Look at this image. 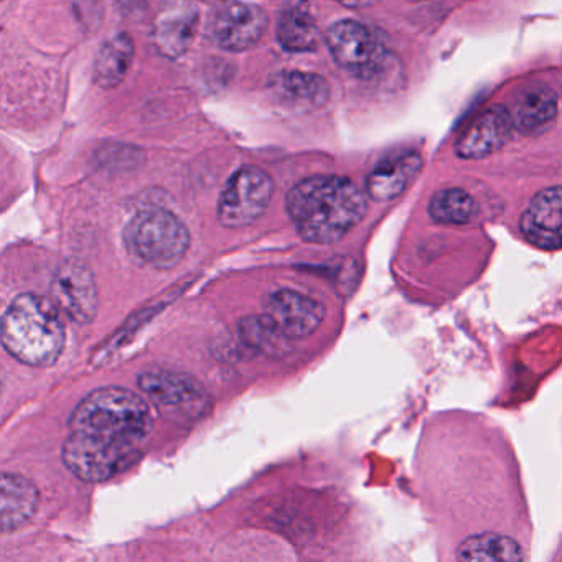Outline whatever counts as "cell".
<instances>
[{"label": "cell", "mask_w": 562, "mask_h": 562, "mask_svg": "<svg viewBox=\"0 0 562 562\" xmlns=\"http://www.w3.org/2000/svg\"><path fill=\"white\" fill-rule=\"evenodd\" d=\"M153 430V411L126 387H100L70 417L64 462L85 482H106L133 467Z\"/></svg>", "instance_id": "1"}, {"label": "cell", "mask_w": 562, "mask_h": 562, "mask_svg": "<svg viewBox=\"0 0 562 562\" xmlns=\"http://www.w3.org/2000/svg\"><path fill=\"white\" fill-rule=\"evenodd\" d=\"M285 206L304 241L327 246L341 241L363 220L368 202L350 179L314 176L294 186Z\"/></svg>", "instance_id": "2"}, {"label": "cell", "mask_w": 562, "mask_h": 562, "mask_svg": "<svg viewBox=\"0 0 562 562\" xmlns=\"http://www.w3.org/2000/svg\"><path fill=\"white\" fill-rule=\"evenodd\" d=\"M2 345L29 367H52L60 358L67 340L60 311L42 295L21 294L2 317Z\"/></svg>", "instance_id": "3"}, {"label": "cell", "mask_w": 562, "mask_h": 562, "mask_svg": "<svg viewBox=\"0 0 562 562\" xmlns=\"http://www.w3.org/2000/svg\"><path fill=\"white\" fill-rule=\"evenodd\" d=\"M123 239L131 258L162 271L180 265L190 248L186 223L164 209L143 210L134 215L124 228Z\"/></svg>", "instance_id": "4"}, {"label": "cell", "mask_w": 562, "mask_h": 562, "mask_svg": "<svg viewBox=\"0 0 562 562\" xmlns=\"http://www.w3.org/2000/svg\"><path fill=\"white\" fill-rule=\"evenodd\" d=\"M274 195V182L265 170L245 166L229 177L218 202V220L225 228H245L258 222Z\"/></svg>", "instance_id": "5"}, {"label": "cell", "mask_w": 562, "mask_h": 562, "mask_svg": "<svg viewBox=\"0 0 562 562\" xmlns=\"http://www.w3.org/2000/svg\"><path fill=\"white\" fill-rule=\"evenodd\" d=\"M268 22V14L259 5L248 2H225L213 8L206 25V35L216 47L239 54L249 50L261 41Z\"/></svg>", "instance_id": "6"}, {"label": "cell", "mask_w": 562, "mask_h": 562, "mask_svg": "<svg viewBox=\"0 0 562 562\" xmlns=\"http://www.w3.org/2000/svg\"><path fill=\"white\" fill-rule=\"evenodd\" d=\"M52 299L58 311L75 324L88 325L100 308L98 285L93 272L78 259H67L58 266L52 279Z\"/></svg>", "instance_id": "7"}, {"label": "cell", "mask_w": 562, "mask_h": 562, "mask_svg": "<svg viewBox=\"0 0 562 562\" xmlns=\"http://www.w3.org/2000/svg\"><path fill=\"white\" fill-rule=\"evenodd\" d=\"M328 50L334 60L358 78L373 77L381 65V47L370 29L357 21H340L328 29Z\"/></svg>", "instance_id": "8"}, {"label": "cell", "mask_w": 562, "mask_h": 562, "mask_svg": "<svg viewBox=\"0 0 562 562\" xmlns=\"http://www.w3.org/2000/svg\"><path fill=\"white\" fill-rule=\"evenodd\" d=\"M266 315L288 340H301L315 334L325 318L321 302L291 289H282L269 295Z\"/></svg>", "instance_id": "9"}, {"label": "cell", "mask_w": 562, "mask_h": 562, "mask_svg": "<svg viewBox=\"0 0 562 562\" xmlns=\"http://www.w3.org/2000/svg\"><path fill=\"white\" fill-rule=\"evenodd\" d=\"M139 387L147 397L164 409L199 411L209 403V394L200 381L182 371H144Z\"/></svg>", "instance_id": "10"}, {"label": "cell", "mask_w": 562, "mask_h": 562, "mask_svg": "<svg viewBox=\"0 0 562 562\" xmlns=\"http://www.w3.org/2000/svg\"><path fill=\"white\" fill-rule=\"evenodd\" d=\"M512 113L503 106L483 111L456 143L460 159H485L509 139L513 130Z\"/></svg>", "instance_id": "11"}, {"label": "cell", "mask_w": 562, "mask_h": 562, "mask_svg": "<svg viewBox=\"0 0 562 562\" xmlns=\"http://www.w3.org/2000/svg\"><path fill=\"white\" fill-rule=\"evenodd\" d=\"M522 235L541 249L562 245V187L542 190L521 218Z\"/></svg>", "instance_id": "12"}, {"label": "cell", "mask_w": 562, "mask_h": 562, "mask_svg": "<svg viewBox=\"0 0 562 562\" xmlns=\"http://www.w3.org/2000/svg\"><path fill=\"white\" fill-rule=\"evenodd\" d=\"M199 11L193 4L169 5L160 12L154 27V44L167 58H179L186 54L195 37Z\"/></svg>", "instance_id": "13"}, {"label": "cell", "mask_w": 562, "mask_h": 562, "mask_svg": "<svg viewBox=\"0 0 562 562\" xmlns=\"http://www.w3.org/2000/svg\"><path fill=\"white\" fill-rule=\"evenodd\" d=\"M0 486H2L0 490L2 531H15L27 525L37 512L41 493L31 480L19 473H2Z\"/></svg>", "instance_id": "14"}, {"label": "cell", "mask_w": 562, "mask_h": 562, "mask_svg": "<svg viewBox=\"0 0 562 562\" xmlns=\"http://www.w3.org/2000/svg\"><path fill=\"white\" fill-rule=\"evenodd\" d=\"M134 41L127 34H117L104 42L93 67V81L101 90H113L123 83L133 65Z\"/></svg>", "instance_id": "15"}, {"label": "cell", "mask_w": 562, "mask_h": 562, "mask_svg": "<svg viewBox=\"0 0 562 562\" xmlns=\"http://www.w3.org/2000/svg\"><path fill=\"white\" fill-rule=\"evenodd\" d=\"M272 90L292 106H324L330 98V87L325 78L308 71H281L271 81Z\"/></svg>", "instance_id": "16"}, {"label": "cell", "mask_w": 562, "mask_h": 562, "mask_svg": "<svg viewBox=\"0 0 562 562\" xmlns=\"http://www.w3.org/2000/svg\"><path fill=\"white\" fill-rule=\"evenodd\" d=\"M420 157L406 154L400 159L386 160L380 164L367 179V192L376 202H390L406 189L407 183L419 172Z\"/></svg>", "instance_id": "17"}, {"label": "cell", "mask_w": 562, "mask_h": 562, "mask_svg": "<svg viewBox=\"0 0 562 562\" xmlns=\"http://www.w3.org/2000/svg\"><path fill=\"white\" fill-rule=\"evenodd\" d=\"M558 116V98L549 88H532L516 100L513 126L525 134L542 133Z\"/></svg>", "instance_id": "18"}, {"label": "cell", "mask_w": 562, "mask_h": 562, "mask_svg": "<svg viewBox=\"0 0 562 562\" xmlns=\"http://www.w3.org/2000/svg\"><path fill=\"white\" fill-rule=\"evenodd\" d=\"M278 42L291 54H307L318 45V31L307 4H289L279 15Z\"/></svg>", "instance_id": "19"}, {"label": "cell", "mask_w": 562, "mask_h": 562, "mask_svg": "<svg viewBox=\"0 0 562 562\" xmlns=\"http://www.w3.org/2000/svg\"><path fill=\"white\" fill-rule=\"evenodd\" d=\"M456 562H522V552L515 539L483 532L460 544Z\"/></svg>", "instance_id": "20"}, {"label": "cell", "mask_w": 562, "mask_h": 562, "mask_svg": "<svg viewBox=\"0 0 562 562\" xmlns=\"http://www.w3.org/2000/svg\"><path fill=\"white\" fill-rule=\"evenodd\" d=\"M429 213L446 225H465L475 216L476 205L469 193L460 189L440 190L430 200Z\"/></svg>", "instance_id": "21"}, {"label": "cell", "mask_w": 562, "mask_h": 562, "mask_svg": "<svg viewBox=\"0 0 562 562\" xmlns=\"http://www.w3.org/2000/svg\"><path fill=\"white\" fill-rule=\"evenodd\" d=\"M239 335L248 347L262 353L279 355L285 348L288 338L278 330L268 315H255L239 322Z\"/></svg>", "instance_id": "22"}]
</instances>
